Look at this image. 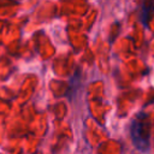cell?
<instances>
[{"instance_id":"obj_1","label":"cell","mask_w":154,"mask_h":154,"mask_svg":"<svg viewBox=\"0 0 154 154\" xmlns=\"http://www.w3.org/2000/svg\"><path fill=\"white\" fill-rule=\"evenodd\" d=\"M150 129L152 124L148 113L138 112L130 125V136L134 146L141 150L147 152L150 146Z\"/></svg>"},{"instance_id":"obj_2","label":"cell","mask_w":154,"mask_h":154,"mask_svg":"<svg viewBox=\"0 0 154 154\" xmlns=\"http://www.w3.org/2000/svg\"><path fill=\"white\" fill-rule=\"evenodd\" d=\"M153 12H154V0H143L140 11V18L144 25H147Z\"/></svg>"}]
</instances>
